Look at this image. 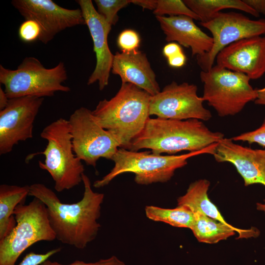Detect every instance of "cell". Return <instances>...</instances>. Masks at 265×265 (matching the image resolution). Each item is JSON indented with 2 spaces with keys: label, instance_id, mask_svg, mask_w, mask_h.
Wrapping results in <instances>:
<instances>
[{
  "label": "cell",
  "instance_id": "6",
  "mask_svg": "<svg viewBox=\"0 0 265 265\" xmlns=\"http://www.w3.org/2000/svg\"><path fill=\"white\" fill-rule=\"evenodd\" d=\"M64 63L60 61L46 68L35 57H26L16 69L0 65V82L9 99L26 96L52 97L57 91L68 92L70 88L62 84L67 80Z\"/></svg>",
  "mask_w": 265,
  "mask_h": 265
},
{
  "label": "cell",
  "instance_id": "5",
  "mask_svg": "<svg viewBox=\"0 0 265 265\" xmlns=\"http://www.w3.org/2000/svg\"><path fill=\"white\" fill-rule=\"evenodd\" d=\"M40 136L48 142L39 154L45 156L39 167L47 171L54 182L55 190L60 192L82 183L84 168L73 151L72 135L68 120L60 118L46 126Z\"/></svg>",
  "mask_w": 265,
  "mask_h": 265
},
{
  "label": "cell",
  "instance_id": "2",
  "mask_svg": "<svg viewBox=\"0 0 265 265\" xmlns=\"http://www.w3.org/2000/svg\"><path fill=\"white\" fill-rule=\"evenodd\" d=\"M223 138V133L211 131L202 121L198 119L150 117L128 150L138 151L146 148L156 154H174L183 151L195 152L216 143Z\"/></svg>",
  "mask_w": 265,
  "mask_h": 265
},
{
  "label": "cell",
  "instance_id": "29",
  "mask_svg": "<svg viewBox=\"0 0 265 265\" xmlns=\"http://www.w3.org/2000/svg\"><path fill=\"white\" fill-rule=\"evenodd\" d=\"M61 250V248L58 247L51 250L44 254L30 252L24 257L19 265H40Z\"/></svg>",
  "mask_w": 265,
  "mask_h": 265
},
{
  "label": "cell",
  "instance_id": "32",
  "mask_svg": "<svg viewBox=\"0 0 265 265\" xmlns=\"http://www.w3.org/2000/svg\"><path fill=\"white\" fill-rule=\"evenodd\" d=\"M168 65L172 68H180L184 66L186 57L184 52L167 59Z\"/></svg>",
  "mask_w": 265,
  "mask_h": 265
},
{
  "label": "cell",
  "instance_id": "1",
  "mask_svg": "<svg viewBox=\"0 0 265 265\" xmlns=\"http://www.w3.org/2000/svg\"><path fill=\"white\" fill-rule=\"evenodd\" d=\"M82 199L72 204L62 203L51 188L41 183L29 185V195L46 206L56 239L61 243L82 249L97 237L101 225V207L105 195L94 192L89 177L82 175Z\"/></svg>",
  "mask_w": 265,
  "mask_h": 265
},
{
  "label": "cell",
  "instance_id": "28",
  "mask_svg": "<svg viewBox=\"0 0 265 265\" xmlns=\"http://www.w3.org/2000/svg\"><path fill=\"white\" fill-rule=\"evenodd\" d=\"M232 139L247 142L249 144L255 143L265 147V117L261 126L257 129L242 133L232 137Z\"/></svg>",
  "mask_w": 265,
  "mask_h": 265
},
{
  "label": "cell",
  "instance_id": "34",
  "mask_svg": "<svg viewBox=\"0 0 265 265\" xmlns=\"http://www.w3.org/2000/svg\"><path fill=\"white\" fill-rule=\"evenodd\" d=\"M131 3L140 6L143 9L154 11L157 6V0H131Z\"/></svg>",
  "mask_w": 265,
  "mask_h": 265
},
{
  "label": "cell",
  "instance_id": "20",
  "mask_svg": "<svg viewBox=\"0 0 265 265\" xmlns=\"http://www.w3.org/2000/svg\"><path fill=\"white\" fill-rule=\"evenodd\" d=\"M210 182L200 179L191 183L186 193L177 199L178 206H185L194 213L199 212L226 225L227 222L216 206L208 197Z\"/></svg>",
  "mask_w": 265,
  "mask_h": 265
},
{
  "label": "cell",
  "instance_id": "18",
  "mask_svg": "<svg viewBox=\"0 0 265 265\" xmlns=\"http://www.w3.org/2000/svg\"><path fill=\"white\" fill-rule=\"evenodd\" d=\"M168 42H177L190 48L192 56L203 55L213 46L212 37L204 32L191 17L184 16H156Z\"/></svg>",
  "mask_w": 265,
  "mask_h": 265
},
{
  "label": "cell",
  "instance_id": "23",
  "mask_svg": "<svg viewBox=\"0 0 265 265\" xmlns=\"http://www.w3.org/2000/svg\"><path fill=\"white\" fill-rule=\"evenodd\" d=\"M145 212L147 217L153 221L164 222L175 227L190 229L195 217L194 213L185 206H178L174 209L147 206Z\"/></svg>",
  "mask_w": 265,
  "mask_h": 265
},
{
  "label": "cell",
  "instance_id": "9",
  "mask_svg": "<svg viewBox=\"0 0 265 265\" xmlns=\"http://www.w3.org/2000/svg\"><path fill=\"white\" fill-rule=\"evenodd\" d=\"M68 120L73 151L79 159L94 167L101 158L112 159L120 145L99 124L92 111L84 107H80Z\"/></svg>",
  "mask_w": 265,
  "mask_h": 265
},
{
  "label": "cell",
  "instance_id": "7",
  "mask_svg": "<svg viewBox=\"0 0 265 265\" xmlns=\"http://www.w3.org/2000/svg\"><path fill=\"white\" fill-rule=\"evenodd\" d=\"M16 225L0 240V265H15L20 255L34 243L56 239L45 204L34 197L27 204H19L14 211Z\"/></svg>",
  "mask_w": 265,
  "mask_h": 265
},
{
  "label": "cell",
  "instance_id": "31",
  "mask_svg": "<svg viewBox=\"0 0 265 265\" xmlns=\"http://www.w3.org/2000/svg\"><path fill=\"white\" fill-rule=\"evenodd\" d=\"M184 52L181 46L175 42H169L163 48L162 53L166 59Z\"/></svg>",
  "mask_w": 265,
  "mask_h": 265
},
{
  "label": "cell",
  "instance_id": "16",
  "mask_svg": "<svg viewBox=\"0 0 265 265\" xmlns=\"http://www.w3.org/2000/svg\"><path fill=\"white\" fill-rule=\"evenodd\" d=\"M218 162L233 164L244 181L245 186L261 184L265 186V150L254 149L223 138L213 155Z\"/></svg>",
  "mask_w": 265,
  "mask_h": 265
},
{
  "label": "cell",
  "instance_id": "19",
  "mask_svg": "<svg viewBox=\"0 0 265 265\" xmlns=\"http://www.w3.org/2000/svg\"><path fill=\"white\" fill-rule=\"evenodd\" d=\"M195 217L190 228L194 236L201 242L214 244L239 234L238 238H256L260 231L256 228L241 229L231 224L226 225L199 212L194 213Z\"/></svg>",
  "mask_w": 265,
  "mask_h": 265
},
{
  "label": "cell",
  "instance_id": "17",
  "mask_svg": "<svg viewBox=\"0 0 265 265\" xmlns=\"http://www.w3.org/2000/svg\"><path fill=\"white\" fill-rule=\"evenodd\" d=\"M111 72L122 83H132L154 96L160 91L156 75L146 54L140 51L117 52L114 54Z\"/></svg>",
  "mask_w": 265,
  "mask_h": 265
},
{
  "label": "cell",
  "instance_id": "25",
  "mask_svg": "<svg viewBox=\"0 0 265 265\" xmlns=\"http://www.w3.org/2000/svg\"><path fill=\"white\" fill-rule=\"evenodd\" d=\"M97 12L112 26L118 21V11L131 3V0H95Z\"/></svg>",
  "mask_w": 265,
  "mask_h": 265
},
{
  "label": "cell",
  "instance_id": "15",
  "mask_svg": "<svg viewBox=\"0 0 265 265\" xmlns=\"http://www.w3.org/2000/svg\"><path fill=\"white\" fill-rule=\"evenodd\" d=\"M215 60L218 66L258 79L265 73V36L233 43L219 52Z\"/></svg>",
  "mask_w": 265,
  "mask_h": 265
},
{
  "label": "cell",
  "instance_id": "11",
  "mask_svg": "<svg viewBox=\"0 0 265 265\" xmlns=\"http://www.w3.org/2000/svg\"><path fill=\"white\" fill-rule=\"evenodd\" d=\"M197 90L194 84L186 82L179 84L173 81L159 93L151 96L150 115L165 119L210 120L212 114L204 106V101L202 97L198 95Z\"/></svg>",
  "mask_w": 265,
  "mask_h": 265
},
{
  "label": "cell",
  "instance_id": "12",
  "mask_svg": "<svg viewBox=\"0 0 265 265\" xmlns=\"http://www.w3.org/2000/svg\"><path fill=\"white\" fill-rule=\"evenodd\" d=\"M43 101L33 96L9 99L0 110V155L11 152L20 141L32 138L34 122Z\"/></svg>",
  "mask_w": 265,
  "mask_h": 265
},
{
  "label": "cell",
  "instance_id": "24",
  "mask_svg": "<svg viewBox=\"0 0 265 265\" xmlns=\"http://www.w3.org/2000/svg\"><path fill=\"white\" fill-rule=\"evenodd\" d=\"M156 16L184 15L200 21L199 17L181 0H157L156 9L153 11Z\"/></svg>",
  "mask_w": 265,
  "mask_h": 265
},
{
  "label": "cell",
  "instance_id": "37",
  "mask_svg": "<svg viewBox=\"0 0 265 265\" xmlns=\"http://www.w3.org/2000/svg\"><path fill=\"white\" fill-rule=\"evenodd\" d=\"M256 208L258 211L264 212L265 213V199L263 203H257Z\"/></svg>",
  "mask_w": 265,
  "mask_h": 265
},
{
  "label": "cell",
  "instance_id": "33",
  "mask_svg": "<svg viewBox=\"0 0 265 265\" xmlns=\"http://www.w3.org/2000/svg\"><path fill=\"white\" fill-rule=\"evenodd\" d=\"M259 14L265 15V0H242Z\"/></svg>",
  "mask_w": 265,
  "mask_h": 265
},
{
  "label": "cell",
  "instance_id": "8",
  "mask_svg": "<svg viewBox=\"0 0 265 265\" xmlns=\"http://www.w3.org/2000/svg\"><path fill=\"white\" fill-rule=\"evenodd\" d=\"M200 78L204 102L220 117L234 116L257 99V89L252 87L250 78L244 74L216 64L207 71H201Z\"/></svg>",
  "mask_w": 265,
  "mask_h": 265
},
{
  "label": "cell",
  "instance_id": "26",
  "mask_svg": "<svg viewBox=\"0 0 265 265\" xmlns=\"http://www.w3.org/2000/svg\"><path fill=\"white\" fill-rule=\"evenodd\" d=\"M140 37L135 30L126 29L123 30L117 39V44L123 52L137 50L140 43Z\"/></svg>",
  "mask_w": 265,
  "mask_h": 265
},
{
  "label": "cell",
  "instance_id": "22",
  "mask_svg": "<svg viewBox=\"0 0 265 265\" xmlns=\"http://www.w3.org/2000/svg\"><path fill=\"white\" fill-rule=\"evenodd\" d=\"M183 1L199 17L200 22L208 21L225 9L239 10L255 17L260 16L242 0H184Z\"/></svg>",
  "mask_w": 265,
  "mask_h": 265
},
{
  "label": "cell",
  "instance_id": "30",
  "mask_svg": "<svg viewBox=\"0 0 265 265\" xmlns=\"http://www.w3.org/2000/svg\"><path fill=\"white\" fill-rule=\"evenodd\" d=\"M40 265H126V264L116 256H112L109 258L101 259L95 262L86 263L77 260L69 264H63L48 260Z\"/></svg>",
  "mask_w": 265,
  "mask_h": 265
},
{
  "label": "cell",
  "instance_id": "21",
  "mask_svg": "<svg viewBox=\"0 0 265 265\" xmlns=\"http://www.w3.org/2000/svg\"><path fill=\"white\" fill-rule=\"evenodd\" d=\"M29 186H0V240H2L16 225L14 215L16 207L24 203L29 195Z\"/></svg>",
  "mask_w": 265,
  "mask_h": 265
},
{
  "label": "cell",
  "instance_id": "36",
  "mask_svg": "<svg viewBox=\"0 0 265 265\" xmlns=\"http://www.w3.org/2000/svg\"><path fill=\"white\" fill-rule=\"evenodd\" d=\"M9 99L8 98L4 90L0 87V110L3 109L7 105Z\"/></svg>",
  "mask_w": 265,
  "mask_h": 265
},
{
  "label": "cell",
  "instance_id": "10",
  "mask_svg": "<svg viewBox=\"0 0 265 265\" xmlns=\"http://www.w3.org/2000/svg\"><path fill=\"white\" fill-rule=\"evenodd\" d=\"M199 24L212 34L213 46L208 53L196 56L202 71L214 65L217 54L230 44L241 39L265 34V19L254 20L240 13L220 12L210 20Z\"/></svg>",
  "mask_w": 265,
  "mask_h": 265
},
{
  "label": "cell",
  "instance_id": "14",
  "mask_svg": "<svg viewBox=\"0 0 265 265\" xmlns=\"http://www.w3.org/2000/svg\"><path fill=\"white\" fill-rule=\"evenodd\" d=\"M93 43L96 64L95 69L87 80L89 85L98 81L100 90L108 84L114 58L108 47V35L110 26L97 12L91 0H78Z\"/></svg>",
  "mask_w": 265,
  "mask_h": 265
},
{
  "label": "cell",
  "instance_id": "4",
  "mask_svg": "<svg viewBox=\"0 0 265 265\" xmlns=\"http://www.w3.org/2000/svg\"><path fill=\"white\" fill-rule=\"evenodd\" d=\"M217 145V143H214L200 151L171 156L119 148L111 159L114 162L113 168L101 179L94 182L93 186H106L115 177L125 173L134 174V181L139 185L165 183L172 178L177 169L187 164L189 158L204 154L213 155Z\"/></svg>",
  "mask_w": 265,
  "mask_h": 265
},
{
  "label": "cell",
  "instance_id": "13",
  "mask_svg": "<svg viewBox=\"0 0 265 265\" xmlns=\"http://www.w3.org/2000/svg\"><path fill=\"white\" fill-rule=\"evenodd\" d=\"M11 3L25 20L38 23L41 29L38 40L45 44L67 28L85 25L80 9L65 8L52 0H13Z\"/></svg>",
  "mask_w": 265,
  "mask_h": 265
},
{
  "label": "cell",
  "instance_id": "3",
  "mask_svg": "<svg viewBox=\"0 0 265 265\" xmlns=\"http://www.w3.org/2000/svg\"><path fill=\"white\" fill-rule=\"evenodd\" d=\"M151 95L130 83H122L110 100L100 101L92 113L99 124L117 140L120 148L128 149L150 118Z\"/></svg>",
  "mask_w": 265,
  "mask_h": 265
},
{
  "label": "cell",
  "instance_id": "35",
  "mask_svg": "<svg viewBox=\"0 0 265 265\" xmlns=\"http://www.w3.org/2000/svg\"><path fill=\"white\" fill-rule=\"evenodd\" d=\"M257 97L254 101L256 105L265 106V86L261 89H257Z\"/></svg>",
  "mask_w": 265,
  "mask_h": 265
},
{
  "label": "cell",
  "instance_id": "27",
  "mask_svg": "<svg viewBox=\"0 0 265 265\" xmlns=\"http://www.w3.org/2000/svg\"><path fill=\"white\" fill-rule=\"evenodd\" d=\"M41 29L39 25L32 20H25L18 29L20 39L25 43H31L38 40Z\"/></svg>",
  "mask_w": 265,
  "mask_h": 265
}]
</instances>
